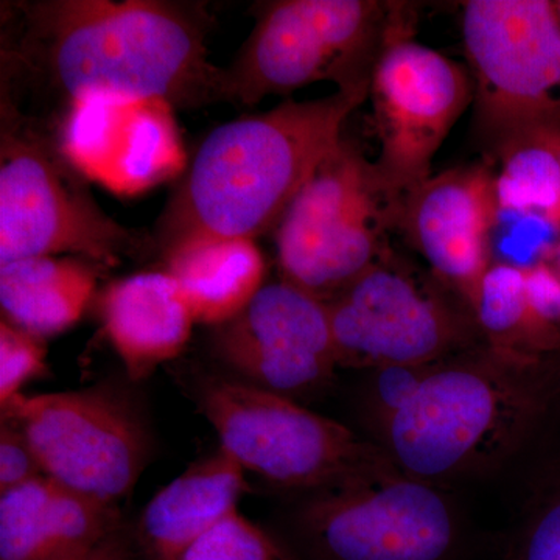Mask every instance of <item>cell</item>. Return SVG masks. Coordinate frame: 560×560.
Listing matches in <instances>:
<instances>
[{"instance_id": "4fadbf2b", "label": "cell", "mask_w": 560, "mask_h": 560, "mask_svg": "<svg viewBox=\"0 0 560 560\" xmlns=\"http://www.w3.org/2000/svg\"><path fill=\"white\" fill-rule=\"evenodd\" d=\"M213 350L242 382L291 399L323 388L340 368L327 302L283 279L219 326Z\"/></svg>"}, {"instance_id": "277c9868", "label": "cell", "mask_w": 560, "mask_h": 560, "mask_svg": "<svg viewBox=\"0 0 560 560\" xmlns=\"http://www.w3.org/2000/svg\"><path fill=\"white\" fill-rule=\"evenodd\" d=\"M84 180L60 142L2 95L0 265L75 254L110 267L156 248L106 215Z\"/></svg>"}, {"instance_id": "f1b7e54d", "label": "cell", "mask_w": 560, "mask_h": 560, "mask_svg": "<svg viewBox=\"0 0 560 560\" xmlns=\"http://www.w3.org/2000/svg\"><path fill=\"white\" fill-rule=\"evenodd\" d=\"M533 131L537 132L551 147L560 162V128H539V130Z\"/></svg>"}, {"instance_id": "7c38bea8", "label": "cell", "mask_w": 560, "mask_h": 560, "mask_svg": "<svg viewBox=\"0 0 560 560\" xmlns=\"http://www.w3.org/2000/svg\"><path fill=\"white\" fill-rule=\"evenodd\" d=\"M2 418L20 423L46 477L102 503L116 506L145 466L139 419L106 390L21 394Z\"/></svg>"}, {"instance_id": "44dd1931", "label": "cell", "mask_w": 560, "mask_h": 560, "mask_svg": "<svg viewBox=\"0 0 560 560\" xmlns=\"http://www.w3.org/2000/svg\"><path fill=\"white\" fill-rule=\"evenodd\" d=\"M97 287V272L75 257H31L0 265L2 319L40 340L79 323Z\"/></svg>"}, {"instance_id": "ffe728a7", "label": "cell", "mask_w": 560, "mask_h": 560, "mask_svg": "<svg viewBox=\"0 0 560 560\" xmlns=\"http://www.w3.org/2000/svg\"><path fill=\"white\" fill-rule=\"evenodd\" d=\"M164 259L195 323H230L265 285L264 256L248 238H205L173 249Z\"/></svg>"}, {"instance_id": "d6986e66", "label": "cell", "mask_w": 560, "mask_h": 560, "mask_svg": "<svg viewBox=\"0 0 560 560\" xmlns=\"http://www.w3.org/2000/svg\"><path fill=\"white\" fill-rule=\"evenodd\" d=\"M245 471L219 447L160 490L139 522L140 544L151 558L180 560L195 541L237 511Z\"/></svg>"}, {"instance_id": "8992f818", "label": "cell", "mask_w": 560, "mask_h": 560, "mask_svg": "<svg viewBox=\"0 0 560 560\" xmlns=\"http://www.w3.org/2000/svg\"><path fill=\"white\" fill-rule=\"evenodd\" d=\"M256 25L223 68V102L250 106L316 81L371 88L396 13L381 0H276L259 3Z\"/></svg>"}, {"instance_id": "ba28073f", "label": "cell", "mask_w": 560, "mask_h": 560, "mask_svg": "<svg viewBox=\"0 0 560 560\" xmlns=\"http://www.w3.org/2000/svg\"><path fill=\"white\" fill-rule=\"evenodd\" d=\"M296 534L312 560H458L466 547L447 490L396 466L312 492Z\"/></svg>"}, {"instance_id": "5b68a950", "label": "cell", "mask_w": 560, "mask_h": 560, "mask_svg": "<svg viewBox=\"0 0 560 560\" xmlns=\"http://www.w3.org/2000/svg\"><path fill=\"white\" fill-rule=\"evenodd\" d=\"M404 195L375 162L341 142L319 162L276 228L282 279L329 302L389 250Z\"/></svg>"}, {"instance_id": "3957f363", "label": "cell", "mask_w": 560, "mask_h": 560, "mask_svg": "<svg viewBox=\"0 0 560 560\" xmlns=\"http://www.w3.org/2000/svg\"><path fill=\"white\" fill-rule=\"evenodd\" d=\"M559 355H523L485 341L448 357L375 444L397 469L441 488L493 474L560 407Z\"/></svg>"}, {"instance_id": "d4e9b609", "label": "cell", "mask_w": 560, "mask_h": 560, "mask_svg": "<svg viewBox=\"0 0 560 560\" xmlns=\"http://www.w3.org/2000/svg\"><path fill=\"white\" fill-rule=\"evenodd\" d=\"M180 560H279V550L264 530L235 511L195 541Z\"/></svg>"}, {"instance_id": "4dcf8cb0", "label": "cell", "mask_w": 560, "mask_h": 560, "mask_svg": "<svg viewBox=\"0 0 560 560\" xmlns=\"http://www.w3.org/2000/svg\"><path fill=\"white\" fill-rule=\"evenodd\" d=\"M559 13H560V0H558Z\"/></svg>"}, {"instance_id": "603a6c76", "label": "cell", "mask_w": 560, "mask_h": 560, "mask_svg": "<svg viewBox=\"0 0 560 560\" xmlns=\"http://www.w3.org/2000/svg\"><path fill=\"white\" fill-rule=\"evenodd\" d=\"M438 363L440 361L385 366L370 371V378L361 390L360 416L374 444L390 419L412 399L416 390Z\"/></svg>"}, {"instance_id": "8fae6325", "label": "cell", "mask_w": 560, "mask_h": 560, "mask_svg": "<svg viewBox=\"0 0 560 560\" xmlns=\"http://www.w3.org/2000/svg\"><path fill=\"white\" fill-rule=\"evenodd\" d=\"M416 14L397 2L372 72L370 97L390 189L407 195L431 176L448 132L474 102V80L458 62L415 39Z\"/></svg>"}, {"instance_id": "cb8c5ba5", "label": "cell", "mask_w": 560, "mask_h": 560, "mask_svg": "<svg viewBox=\"0 0 560 560\" xmlns=\"http://www.w3.org/2000/svg\"><path fill=\"white\" fill-rule=\"evenodd\" d=\"M506 560H560V471L530 501L512 534Z\"/></svg>"}, {"instance_id": "484cf974", "label": "cell", "mask_w": 560, "mask_h": 560, "mask_svg": "<svg viewBox=\"0 0 560 560\" xmlns=\"http://www.w3.org/2000/svg\"><path fill=\"white\" fill-rule=\"evenodd\" d=\"M47 370L44 340L0 320V407H7L22 388Z\"/></svg>"}, {"instance_id": "9a60e30c", "label": "cell", "mask_w": 560, "mask_h": 560, "mask_svg": "<svg viewBox=\"0 0 560 560\" xmlns=\"http://www.w3.org/2000/svg\"><path fill=\"white\" fill-rule=\"evenodd\" d=\"M501 215L495 165L489 162L431 175L404 198L399 230L431 275L471 304L492 267V235Z\"/></svg>"}, {"instance_id": "9c48e42d", "label": "cell", "mask_w": 560, "mask_h": 560, "mask_svg": "<svg viewBox=\"0 0 560 560\" xmlns=\"http://www.w3.org/2000/svg\"><path fill=\"white\" fill-rule=\"evenodd\" d=\"M327 307L340 368L436 363L485 342L455 291L390 249Z\"/></svg>"}, {"instance_id": "1f68e13d", "label": "cell", "mask_w": 560, "mask_h": 560, "mask_svg": "<svg viewBox=\"0 0 560 560\" xmlns=\"http://www.w3.org/2000/svg\"><path fill=\"white\" fill-rule=\"evenodd\" d=\"M559 361H560V355H559Z\"/></svg>"}, {"instance_id": "83f0119b", "label": "cell", "mask_w": 560, "mask_h": 560, "mask_svg": "<svg viewBox=\"0 0 560 560\" xmlns=\"http://www.w3.org/2000/svg\"><path fill=\"white\" fill-rule=\"evenodd\" d=\"M81 560H139L130 539L121 530H116L90 556Z\"/></svg>"}, {"instance_id": "7402d4cb", "label": "cell", "mask_w": 560, "mask_h": 560, "mask_svg": "<svg viewBox=\"0 0 560 560\" xmlns=\"http://www.w3.org/2000/svg\"><path fill=\"white\" fill-rule=\"evenodd\" d=\"M492 153L501 212L536 221L560 237V162L551 147L528 131Z\"/></svg>"}, {"instance_id": "52a82bcc", "label": "cell", "mask_w": 560, "mask_h": 560, "mask_svg": "<svg viewBox=\"0 0 560 560\" xmlns=\"http://www.w3.org/2000/svg\"><path fill=\"white\" fill-rule=\"evenodd\" d=\"M200 407L221 448L246 471L282 488L319 492L394 467L371 440L249 383L209 378Z\"/></svg>"}, {"instance_id": "6da1fadb", "label": "cell", "mask_w": 560, "mask_h": 560, "mask_svg": "<svg viewBox=\"0 0 560 560\" xmlns=\"http://www.w3.org/2000/svg\"><path fill=\"white\" fill-rule=\"evenodd\" d=\"M10 18L2 83L33 81L68 109L94 97L223 102V68L209 61V18L197 3L39 0L16 3Z\"/></svg>"}, {"instance_id": "e0dca14e", "label": "cell", "mask_w": 560, "mask_h": 560, "mask_svg": "<svg viewBox=\"0 0 560 560\" xmlns=\"http://www.w3.org/2000/svg\"><path fill=\"white\" fill-rule=\"evenodd\" d=\"M101 312L106 338L135 382L178 357L197 324L167 271L117 280L103 294Z\"/></svg>"}, {"instance_id": "30bf717a", "label": "cell", "mask_w": 560, "mask_h": 560, "mask_svg": "<svg viewBox=\"0 0 560 560\" xmlns=\"http://www.w3.org/2000/svg\"><path fill=\"white\" fill-rule=\"evenodd\" d=\"M474 80L475 127L497 149L515 136L560 128L558 0L463 3Z\"/></svg>"}, {"instance_id": "4316f807", "label": "cell", "mask_w": 560, "mask_h": 560, "mask_svg": "<svg viewBox=\"0 0 560 560\" xmlns=\"http://www.w3.org/2000/svg\"><path fill=\"white\" fill-rule=\"evenodd\" d=\"M44 477L31 442L20 423L2 418L0 427V493Z\"/></svg>"}, {"instance_id": "5bb4252c", "label": "cell", "mask_w": 560, "mask_h": 560, "mask_svg": "<svg viewBox=\"0 0 560 560\" xmlns=\"http://www.w3.org/2000/svg\"><path fill=\"white\" fill-rule=\"evenodd\" d=\"M60 145L86 179L117 195H138L175 178L186 151L171 103L94 97L66 110Z\"/></svg>"}, {"instance_id": "ac0fdd59", "label": "cell", "mask_w": 560, "mask_h": 560, "mask_svg": "<svg viewBox=\"0 0 560 560\" xmlns=\"http://www.w3.org/2000/svg\"><path fill=\"white\" fill-rule=\"evenodd\" d=\"M470 311L490 346L540 359L560 353V275L550 260L492 264Z\"/></svg>"}, {"instance_id": "2e32d148", "label": "cell", "mask_w": 560, "mask_h": 560, "mask_svg": "<svg viewBox=\"0 0 560 560\" xmlns=\"http://www.w3.org/2000/svg\"><path fill=\"white\" fill-rule=\"evenodd\" d=\"M119 529L116 506L46 475L0 493V560H81Z\"/></svg>"}, {"instance_id": "7a4b0ae2", "label": "cell", "mask_w": 560, "mask_h": 560, "mask_svg": "<svg viewBox=\"0 0 560 560\" xmlns=\"http://www.w3.org/2000/svg\"><path fill=\"white\" fill-rule=\"evenodd\" d=\"M370 90L283 102L210 131L158 221L156 249L165 257L205 238L256 241L276 230Z\"/></svg>"}, {"instance_id": "f546056e", "label": "cell", "mask_w": 560, "mask_h": 560, "mask_svg": "<svg viewBox=\"0 0 560 560\" xmlns=\"http://www.w3.org/2000/svg\"><path fill=\"white\" fill-rule=\"evenodd\" d=\"M548 260L552 267L556 268V271L560 275V237L556 241L555 245L551 246L550 254H548Z\"/></svg>"}]
</instances>
